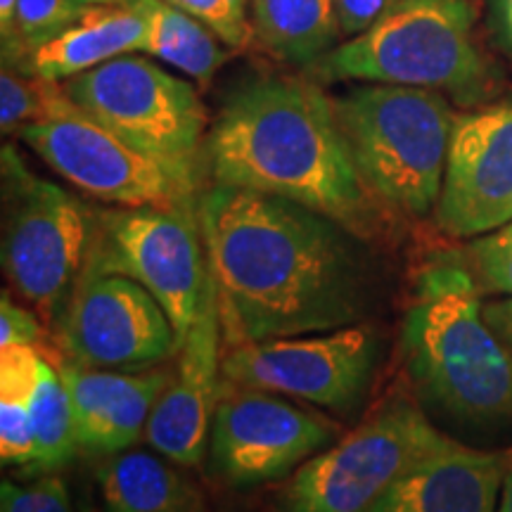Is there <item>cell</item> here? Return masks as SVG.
<instances>
[{"label":"cell","mask_w":512,"mask_h":512,"mask_svg":"<svg viewBox=\"0 0 512 512\" xmlns=\"http://www.w3.org/2000/svg\"><path fill=\"white\" fill-rule=\"evenodd\" d=\"M496 512H512V460L505 470L503 486H501V498H498V510Z\"/></svg>","instance_id":"cell-34"},{"label":"cell","mask_w":512,"mask_h":512,"mask_svg":"<svg viewBox=\"0 0 512 512\" xmlns=\"http://www.w3.org/2000/svg\"><path fill=\"white\" fill-rule=\"evenodd\" d=\"M342 437L328 415L297 406L283 394L235 387L219 401L209 434V465L230 486L273 482Z\"/></svg>","instance_id":"cell-13"},{"label":"cell","mask_w":512,"mask_h":512,"mask_svg":"<svg viewBox=\"0 0 512 512\" xmlns=\"http://www.w3.org/2000/svg\"><path fill=\"white\" fill-rule=\"evenodd\" d=\"M176 5L204 27H209L230 50H247L252 46L254 24L249 17L252 0H166Z\"/></svg>","instance_id":"cell-26"},{"label":"cell","mask_w":512,"mask_h":512,"mask_svg":"<svg viewBox=\"0 0 512 512\" xmlns=\"http://www.w3.org/2000/svg\"><path fill=\"white\" fill-rule=\"evenodd\" d=\"M377 339L368 325L242 344L223 356L230 387L264 389L351 413L373 380Z\"/></svg>","instance_id":"cell-12"},{"label":"cell","mask_w":512,"mask_h":512,"mask_svg":"<svg viewBox=\"0 0 512 512\" xmlns=\"http://www.w3.org/2000/svg\"><path fill=\"white\" fill-rule=\"evenodd\" d=\"M219 185L283 197L373 235V192L358 174L335 107L302 79L264 76L230 95L207 138Z\"/></svg>","instance_id":"cell-2"},{"label":"cell","mask_w":512,"mask_h":512,"mask_svg":"<svg viewBox=\"0 0 512 512\" xmlns=\"http://www.w3.org/2000/svg\"><path fill=\"white\" fill-rule=\"evenodd\" d=\"M453 444L408 399H389L347 437L299 465L275 512H370L413 467Z\"/></svg>","instance_id":"cell-8"},{"label":"cell","mask_w":512,"mask_h":512,"mask_svg":"<svg viewBox=\"0 0 512 512\" xmlns=\"http://www.w3.org/2000/svg\"><path fill=\"white\" fill-rule=\"evenodd\" d=\"M508 453L458 441L401 477L370 512H496Z\"/></svg>","instance_id":"cell-17"},{"label":"cell","mask_w":512,"mask_h":512,"mask_svg":"<svg viewBox=\"0 0 512 512\" xmlns=\"http://www.w3.org/2000/svg\"><path fill=\"white\" fill-rule=\"evenodd\" d=\"M145 15L147 38L143 53L157 57L190 79L209 83L216 69L226 62V46L188 12L166 0H133Z\"/></svg>","instance_id":"cell-21"},{"label":"cell","mask_w":512,"mask_h":512,"mask_svg":"<svg viewBox=\"0 0 512 512\" xmlns=\"http://www.w3.org/2000/svg\"><path fill=\"white\" fill-rule=\"evenodd\" d=\"M316 72L325 79L430 88L467 107L496 88L477 48L470 0H401L375 27L320 57Z\"/></svg>","instance_id":"cell-5"},{"label":"cell","mask_w":512,"mask_h":512,"mask_svg":"<svg viewBox=\"0 0 512 512\" xmlns=\"http://www.w3.org/2000/svg\"><path fill=\"white\" fill-rule=\"evenodd\" d=\"M53 325L57 351L88 368L140 373L178 349L174 323L155 294L121 273L83 268Z\"/></svg>","instance_id":"cell-10"},{"label":"cell","mask_w":512,"mask_h":512,"mask_svg":"<svg viewBox=\"0 0 512 512\" xmlns=\"http://www.w3.org/2000/svg\"><path fill=\"white\" fill-rule=\"evenodd\" d=\"M41 354L60 370L72 399L79 451L93 456H114L136 444L157 399L174 377L169 368L121 373L79 366L48 347Z\"/></svg>","instance_id":"cell-16"},{"label":"cell","mask_w":512,"mask_h":512,"mask_svg":"<svg viewBox=\"0 0 512 512\" xmlns=\"http://www.w3.org/2000/svg\"><path fill=\"white\" fill-rule=\"evenodd\" d=\"M434 211L453 238H479L512 221V93L456 119Z\"/></svg>","instance_id":"cell-14"},{"label":"cell","mask_w":512,"mask_h":512,"mask_svg":"<svg viewBox=\"0 0 512 512\" xmlns=\"http://www.w3.org/2000/svg\"><path fill=\"white\" fill-rule=\"evenodd\" d=\"M41 351L0 347V458L27 475L34 460V392Z\"/></svg>","instance_id":"cell-22"},{"label":"cell","mask_w":512,"mask_h":512,"mask_svg":"<svg viewBox=\"0 0 512 512\" xmlns=\"http://www.w3.org/2000/svg\"><path fill=\"white\" fill-rule=\"evenodd\" d=\"M38 157L62 178L117 207H176L190 204L192 190L176 181L155 159L88 117L72 98L57 95L46 117L19 131Z\"/></svg>","instance_id":"cell-11"},{"label":"cell","mask_w":512,"mask_h":512,"mask_svg":"<svg viewBox=\"0 0 512 512\" xmlns=\"http://www.w3.org/2000/svg\"><path fill=\"white\" fill-rule=\"evenodd\" d=\"M335 3L344 38H354L375 27L401 0H335Z\"/></svg>","instance_id":"cell-30"},{"label":"cell","mask_w":512,"mask_h":512,"mask_svg":"<svg viewBox=\"0 0 512 512\" xmlns=\"http://www.w3.org/2000/svg\"><path fill=\"white\" fill-rule=\"evenodd\" d=\"M62 86L57 81L38 79L34 74L5 67L0 74V128L3 133H19L31 121L46 117Z\"/></svg>","instance_id":"cell-25"},{"label":"cell","mask_w":512,"mask_h":512,"mask_svg":"<svg viewBox=\"0 0 512 512\" xmlns=\"http://www.w3.org/2000/svg\"><path fill=\"white\" fill-rule=\"evenodd\" d=\"M332 107L377 202L413 219L437 209L458 119L444 93L373 83L332 100Z\"/></svg>","instance_id":"cell-4"},{"label":"cell","mask_w":512,"mask_h":512,"mask_svg":"<svg viewBox=\"0 0 512 512\" xmlns=\"http://www.w3.org/2000/svg\"><path fill=\"white\" fill-rule=\"evenodd\" d=\"M64 93L88 117L195 192L207 112L188 81L131 53L72 76Z\"/></svg>","instance_id":"cell-6"},{"label":"cell","mask_w":512,"mask_h":512,"mask_svg":"<svg viewBox=\"0 0 512 512\" xmlns=\"http://www.w3.org/2000/svg\"><path fill=\"white\" fill-rule=\"evenodd\" d=\"M221 335L219 290L209 273L200 309L178 347L176 375L157 399L145 427L147 444L176 465H200L209 448L223 377Z\"/></svg>","instance_id":"cell-15"},{"label":"cell","mask_w":512,"mask_h":512,"mask_svg":"<svg viewBox=\"0 0 512 512\" xmlns=\"http://www.w3.org/2000/svg\"><path fill=\"white\" fill-rule=\"evenodd\" d=\"M105 512H202L200 491L150 451L114 453L98 467Z\"/></svg>","instance_id":"cell-19"},{"label":"cell","mask_w":512,"mask_h":512,"mask_svg":"<svg viewBox=\"0 0 512 512\" xmlns=\"http://www.w3.org/2000/svg\"><path fill=\"white\" fill-rule=\"evenodd\" d=\"M145 38V15L133 0L121 5H88L72 27L29 57L24 72L46 81H67L114 57L143 53Z\"/></svg>","instance_id":"cell-18"},{"label":"cell","mask_w":512,"mask_h":512,"mask_svg":"<svg viewBox=\"0 0 512 512\" xmlns=\"http://www.w3.org/2000/svg\"><path fill=\"white\" fill-rule=\"evenodd\" d=\"M98 211L43 181L3 147V268L38 316L55 323L91 254Z\"/></svg>","instance_id":"cell-7"},{"label":"cell","mask_w":512,"mask_h":512,"mask_svg":"<svg viewBox=\"0 0 512 512\" xmlns=\"http://www.w3.org/2000/svg\"><path fill=\"white\" fill-rule=\"evenodd\" d=\"M81 0H19L10 36L3 38V64L19 72L29 57L69 29L86 12Z\"/></svg>","instance_id":"cell-24"},{"label":"cell","mask_w":512,"mask_h":512,"mask_svg":"<svg viewBox=\"0 0 512 512\" xmlns=\"http://www.w3.org/2000/svg\"><path fill=\"white\" fill-rule=\"evenodd\" d=\"M484 318L486 323L494 328L496 335L512 349V297L501 299V302H494V304H486Z\"/></svg>","instance_id":"cell-31"},{"label":"cell","mask_w":512,"mask_h":512,"mask_svg":"<svg viewBox=\"0 0 512 512\" xmlns=\"http://www.w3.org/2000/svg\"><path fill=\"white\" fill-rule=\"evenodd\" d=\"M470 264L484 292L512 294V221L472 242Z\"/></svg>","instance_id":"cell-27"},{"label":"cell","mask_w":512,"mask_h":512,"mask_svg":"<svg viewBox=\"0 0 512 512\" xmlns=\"http://www.w3.org/2000/svg\"><path fill=\"white\" fill-rule=\"evenodd\" d=\"M0 512H81L72 491L57 475L34 477V482L17 484L5 479L0 484Z\"/></svg>","instance_id":"cell-28"},{"label":"cell","mask_w":512,"mask_h":512,"mask_svg":"<svg viewBox=\"0 0 512 512\" xmlns=\"http://www.w3.org/2000/svg\"><path fill=\"white\" fill-rule=\"evenodd\" d=\"M256 36L280 60L311 67L339 46L335 0H252Z\"/></svg>","instance_id":"cell-20"},{"label":"cell","mask_w":512,"mask_h":512,"mask_svg":"<svg viewBox=\"0 0 512 512\" xmlns=\"http://www.w3.org/2000/svg\"><path fill=\"white\" fill-rule=\"evenodd\" d=\"M74 408L60 370L41 354L34 392V460L27 477H41L60 470L76 456Z\"/></svg>","instance_id":"cell-23"},{"label":"cell","mask_w":512,"mask_h":512,"mask_svg":"<svg viewBox=\"0 0 512 512\" xmlns=\"http://www.w3.org/2000/svg\"><path fill=\"white\" fill-rule=\"evenodd\" d=\"M34 347L46 349V339H43V325L38 323L34 313L22 309L17 302H12L10 294L3 292L0 297V347Z\"/></svg>","instance_id":"cell-29"},{"label":"cell","mask_w":512,"mask_h":512,"mask_svg":"<svg viewBox=\"0 0 512 512\" xmlns=\"http://www.w3.org/2000/svg\"><path fill=\"white\" fill-rule=\"evenodd\" d=\"M190 204L98 211L86 268L121 273L155 294L174 323L178 347L200 309L209 261Z\"/></svg>","instance_id":"cell-9"},{"label":"cell","mask_w":512,"mask_h":512,"mask_svg":"<svg viewBox=\"0 0 512 512\" xmlns=\"http://www.w3.org/2000/svg\"><path fill=\"white\" fill-rule=\"evenodd\" d=\"M228 347L358 325L370 266L356 235L302 204L219 185L197 204Z\"/></svg>","instance_id":"cell-1"},{"label":"cell","mask_w":512,"mask_h":512,"mask_svg":"<svg viewBox=\"0 0 512 512\" xmlns=\"http://www.w3.org/2000/svg\"><path fill=\"white\" fill-rule=\"evenodd\" d=\"M86 5H121V3H131V0H81Z\"/></svg>","instance_id":"cell-35"},{"label":"cell","mask_w":512,"mask_h":512,"mask_svg":"<svg viewBox=\"0 0 512 512\" xmlns=\"http://www.w3.org/2000/svg\"><path fill=\"white\" fill-rule=\"evenodd\" d=\"M494 22L503 43L512 50V0H494Z\"/></svg>","instance_id":"cell-32"},{"label":"cell","mask_w":512,"mask_h":512,"mask_svg":"<svg viewBox=\"0 0 512 512\" xmlns=\"http://www.w3.org/2000/svg\"><path fill=\"white\" fill-rule=\"evenodd\" d=\"M482 287L456 259H439L415 280L401 351L415 392L467 425L512 420V349L486 323Z\"/></svg>","instance_id":"cell-3"},{"label":"cell","mask_w":512,"mask_h":512,"mask_svg":"<svg viewBox=\"0 0 512 512\" xmlns=\"http://www.w3.org/2000/svg\"><path fill=\"white\" fill-rule=\"evenodd\" d=\"M19 0H0V36H10Z\"/></svg>","instance_id":"cell-33"}]
</instances>
